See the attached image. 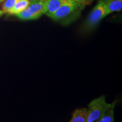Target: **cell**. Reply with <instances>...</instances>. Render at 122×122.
Returning a JSON list of instances; mask_svg holds the SVG:
<instances>
[{
  "label": "cell",
  "mask_w": 122,
  "mask_h": 122,
  "mask_svg": "<svg viewBox=\"0 0 122 122\" xmlns=\"http://www.w3.org/2000/svg\"><path fill=\"white\" fill-rule=\"evenodd\" d=\"M114 108L115 106L111 107L106 111V113L101 118L95 122H114Z\"/></svg>",
  "instance_id": "9c48e42d"
},
{
  "label": "cell",
  "mask_w": 122,
  "mask_h": 122,
  "mask_svg": "<svg viewBox=\"0 0 122 122\" xmlns=\"http://www.w3.org/2000/svg\"><path fill=\"white\" fill-rule=\"evenodd\" d=\"M5 1V0H0V3L4 2V1Z\"/></svg>",
  "instance_id": "7c38bea8"
},
{
  "label": "cell",
  "mask_w": 122,
  "mask_h": 122,
  "mask_svg": "<svg viewBox=\"0 0 122 122\" xmlns=\"http://www.w3.org/2000/svg\"><path fill=\"white\" fill-rule=\"evenodd\" d=\"M108 15L109 14L104 3L101 0H100L88 16L85 22V28L87 30H92L103 18Z\"/></svg>",
  "instance_id": "277c9868"
},
{
  "label": "cell",
  "mask_w": 122,
  "mask_h": 122,
  "mask_svg": "<svg viewBox=\"0 0 122 122\" xmlns=\"http://www.w3.org/2000/svg\"><path fill=\"white\" fill-rule=\"evenodd\" d=\"M30 4V0H19L7 13L9 14L16 15L26 9Z\"/></svg>",
  "instance_id": "52a82bcc"
},
{
  "label": "cell",
  "mask_w": 122,
  "mask_h": 122,
  "mask_svg": "<svg viewBox=\"0 0 122 122\" xmlns=\"http://www.w3.org/2000/svg\"><path fill=\"white\" fill-rule=\"evenodd\" d=\"M84 7V6L79 3L68 1L59 7L50 16V18L56 21H61L65 23H67L72 19H74L76 17V15L79 14Z\"/></svg>",
  "instance_id": "6da1fadb"
},
{
  "label": "cell",
  "mask_w": 122,
  "mask_h": 122,
  "mask_svg": "<svg viewBox=\"0 0 122 122\" xmlns=\"http://www.w3.org/2000/svg\"><path fill=\"white\" fill-rule=\"evenodd\" d=\"M48 0H32L26 9L16 14V16L21 20L37 19L45 14L46 5Z\"/></svg>",
  "instance_id": "3957f363"
},
{
  "label": "cell",
  "mask_w": 122,
  "mask_h": 122,
  "mask_svg": "<svg viewBox=\"0 0 122 122\" xmlns=\"http://www.w3.org/2000/svg\"><path fill=\"white\" fill-rule=\"evenodd\" d=\"M87 109L86 108L77 109L75 111L72 118L69 122H86Z\"/></svg>",
  "instance_id": "ba28073f"
},
{
  "label": "cell",
  "mask_w": 122,
  "mask_h": 122,
  "mask_svg": "<svg viewBox=\"0 0 122 122\" xmlns=\"http://www.w3.org/2000/svg\"><path fill=\"white\" fill-rule=\"evenodd\" d=\"M68 1V0H48L45 14L50 17L59 7Z\"/></svg>",
  "instance_id": "5b68a950"
},
{
  "label": "cell",
  "mask_w": 122,
  "mask_h": 122,
  "mask_svg": "<svg viewBox=\"0 0 122 122\" xmlns=\"http://www.w3.org/2000/svg\"><path fill=\"white\" fill-rule=\"evenodd\" d=\"M19 0H5L2 5L3 12L7 13Z\"/></svg>",
  "instance_id": "30bf717a"
},
{
  "label": "cell",
  "mask_w": 122,
  "mask_h": 122,
  "mask_svg": "<svg viewBox=\"0 0 122 122\" xmlns=\"http://www.w3.org/2000/svg\"><path fill=\"white\" fill-rule=\"evenodd\" d=\"M115 102L112 103L106 102L105 96H101L93 100L88 105L87 118L86 122H95L101 118L108 110L115 106Z\"/></svg>",
  "instance_id": "7a4b0ae2"
},
{
  "label": "cell",
  "mask_w": 122,
  "mask_h": 122,
  "mask_svg": "<svg viewBox=\"0 0 122 122\" xmlns=\"http://www.w3.org/2000/svg\"><path fill=\"white\" fill-rule=\"evenodd\" d=\"M68 1H74V2L79 3V4L85 6L86 5L91 4L93 0H68Z\"/></svg>",
  "instance_id": "8fae6325"
},
{
  "label": "cell",
  "mask_w": 122,
  "mask_h": 122,
  "mask_svg": "<svg viewBox=\"0 0 122 122\" xmlns=\"http://www.w3.org/2000/svg\"><path fill=\"white\" fill-rule=\"evenodd\" d=\"M104 3L108 14L119 11L122 9V0H101Z\"/></svg>",
  "instance_id": "8992f818"
}]
</instances>
